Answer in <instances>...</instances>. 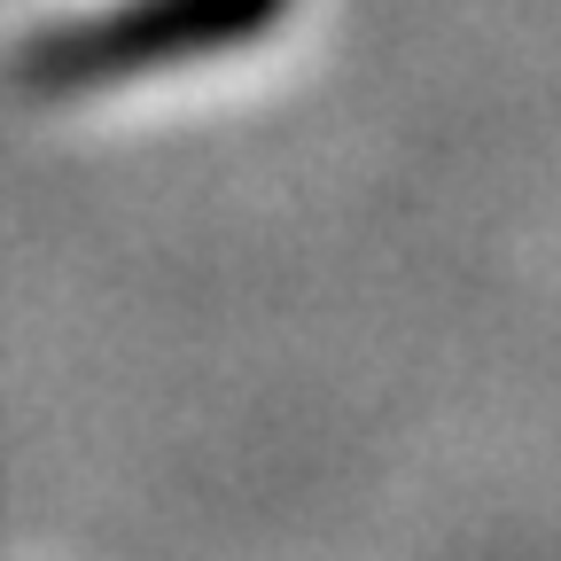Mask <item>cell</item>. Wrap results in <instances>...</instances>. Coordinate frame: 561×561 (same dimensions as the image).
Returning <instances> with one entry per match:
<instances>
[{"mask_svg":"<svg viewBox=\"0 0 561 561\" xmlns=\"http://www.w3.org/2000/svg\"><path fill=\"white\" fill-rule=\"evenodd\" d=\"M289 0H125L110 16L62 24L24 47L16 79L39 94H79V87H117L140 70H164L187 55H219L242 39H265Z\"/></svg>","mask_w":561,"mask_h":561,"instance_id":"cell-1","label":"cell"}]
</instances>
